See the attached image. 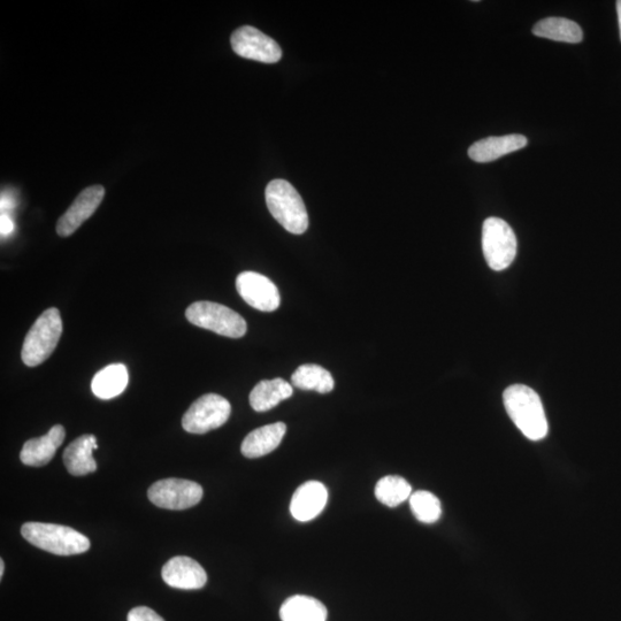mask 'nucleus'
Segmentation results:
<instances>
[{
	"mask_svg": "<svg viewBox=\"0 0 621 621\" xmlns=\"http://www.w3.org/2000/svg\"><path fill=\"white\" fill-rule=\"evenodd\" d=\"M503 400L513 423L528 440L540 441L547 436L549 426L546 412L540 396L532 388L511 386L504 391Z\"/></svg>",
	"mask_w": 621,
	"mask_h": 621,
	"instance_id": "f257e3e1",
	"label": "nucleus"
},
{
	"mask_svg": "<svg viewBox=\"0 0 621 621\" xmlns=\"http://www.w3.org/2000/svg\"><path fill=\"white\" fill-rule=\"evenodd\" d=\"M266 204L273 218L289 233L308 230L309 214L298 191L286 180H273L266 188Z\"/></svg>",
	"mask_w": 621,
	"mask_h": 621,
	"instance_id": "f03ea898",
	"label": "nucleus"
},
{
	"mask_svg": "<svg viewBox=\"0 0 621 621\" xmlns=\"http://www.w3.org/2000/svg\"><path fill=\"white\" fill-rule=\"evenodd\" d=\"M21 535L30 544L59 556L83 554L90 549V541L75 529L63 525L26 523Z\"/></svg>",
	"mask_w": 621,
	"mask_h": 621,
	"instance_id": "7ed1b4c3",
	"label": "nucleus"
},
{
	"mask_svg": "<svg viewBox=\"0 0 621 621\" xmlns=\"http://www.w3.org/2000/svg\"><path fill=\"white\" fill-rule=\"evenodd\" d=\"M63 334V320L56 308L44 311L35 321L22 345L21 359L28 367L41 365L56 350Z\"/></svg>",
	"mask_w": 621,
	"mask_h": 621,
	"instance_id": "20e7f679",
	"label": "nucleus"
},
{
	"mask_svg": "<svg viewBox=\"0 0 621 621\" xmlns=\"http://www.w3.org/2000/svg\"><path fill=\"white\" fill-rule=\"evenodd\" d=\"M191 324L230 339H241L247 334V321L239 313L213 302H196L186 311Z\"/></svg>",
	"mask_w": 621,
	"mask_h": 621,
	"instance_id": "39448f33",
	"label": "nucleus"
},
{
	"mask_svg": "<svg viewBox=\"0 0 621 621\" xmlns=\"http://www.w3.org/2000/svg\"><path fill=\"white\" fill-rule=\"evenodd\" d=\"M482 250L492 270L501 272L517 256V237L512 228L500 218H488L482 227Z\"/></svg>",
	"mask_w": 621,
	"mask_h": 621,
	"instance_id": "423d86ee",
	"label": "nucleus"
},
{
	"mask_svg": "<svg viewBox=\"0 0 621 621\" xmlns=\"http://www.w3.org/2000/svg\"><path fill=\"white\" fill-rule=\"evenodd\" d=\"M232 406L226 398L207 394L198 398L184 413L182 427L191 434H205L224 426L229 419Z\"/></svg>",
	"mask_w": 621,
	"mask_h": 621,
	"instance_id": "0eeeda50",
	"label": "nucleus"
},
{
	"mask_svg": "<svg viewBox=\"0 0 621 621\" xmlns=\"http://www.w3.org/2000/svg\"><path fill=\"white\" fill-rule=\"evenodd\" d=\"M148 496L158 508L186 510L201 502L203 488L194 481L164 479L153 483L149 488Z\"/></svg>",
	"mask_w": 621,
	"mask_h": 621,
	"instance_id": "6e6552de",
	"label": "nucleus"
},
{
	"mask_svg": "<svg viewBox=\"0 0 621 621\" xmlns=\"http://www.w3.org/2000/svg\"><path fill=\"white\" fill-rule=\"evenodd\" d=\"M230 41L236 55L245 59L275 64L282 58L279 44L255 27L244 26L235 30Z\"/></svg>",
	"mask_w": 621,
	"mask_h": 621,
	"instance_id": "1a4fd4ad",
	"label": "nucleus"
},
{
	"mask_svg": "<svg viewBox=\"0 0 621 621\" xmlns=\"http://www.w3.org/2000/svg\"><path fill=\"white\" fill-rule=\"evenodd\" d=\"M236 289L251 308L273 312L279 309L281 297L278 287L267 276L256 272H243L236 279Z\"/></svg>",
	"mask_w": 621,
	"mask_h": 621,
	"instance_id": "9d476101",
	"label": "nucleus"
},
{
	"mask_svg": "<svg viewBox=\"0 0 621 621\" xmlns=\"http://www.w3.org/2000/svg\"><path fill=\"white\" fill-rule=\"evenodd\" d=\"M104 196L105 189L102 186H92L84 189L76 197L74 203L69 206L66 213L58 220V235L68 237L74 234L82 226L83 222L87 221L97 211Z\"/></svg>",
	"mask_w": 621,
	"mask_h": 621,
	"instance_id": "9b49d317",
	"label": "nucleus"
},
{
	"mask_svg": "<svg viewBox=\"0 0 621 621\" xmlns=\"http://www.w3.org/2000/svg\"><path fill=\"white\" fill-rule=\"evenodd\" d=\"M161 575L168 586L184 590L201 589L207 582L202 565L184 556L170 559L164 565Z\"/></svg>",
	"mask_w": 621,
	"mask_h": 621,
	"instance_id": "f8f14e48",
	"label": "nucleus"
},
{
	"mask_svg": "<svg viewBox=\"0 0 621 621\" xmlns=\"http://www.w3.org/2000/svg\"><path fill=\"white\" fill-rule=\"evenodd\" d=\"M328 492L324 483L308 481L299 486L290 503L291 515L301 523L317 518L326 508Z\"/></svg>",
	"mask_w": 621,
	"mask_h": 621,
	"instance_id": "ddd939ff",
	"label": "nucleus"
},
{
	"mask_svg": "<svg viewBox=\"0 0 621 621\" xmlns=\"http://www.w3.org/2000/svg\"><path fill=\"white\" fill-rule=\"evenodd\" d=\"M65 437L64 426L56 425L50 429L48 434L27 441L20 454L22 464L33 467L49 464L63 444Z\"/></svg>",
	"mask_w": 621,
	"mask_h": 621,
	"instance_id": "4468645a",
	"label": "nucleus"
},
{
	"mask_svg": "<svg viewBox=\"0 0 621 621\" xmlns=\"http://www.w3.org/2000/svg\"><path fill=\"white\" fill-rule=\"evenodd\" d=\"M526 145L527 138L524 135L492 136L472 144L469 149V156L477 163H490V161L523 149Z\"/></svg>",
	"mask_w": 621,
	"mask_h": 621,
	"instance_id": "2eb2a0df",
	"label": "nucleus"
},
{
	"mask_svg": "<svg viewBox=\"0 0 621 621\" xmlns=\"http://www.w3.org/2000/svg\"><path fill=\"white\" fill-rule=\"evenodd\" d=\"M98 449L95 435L87 434L78 437L66 448L64 464L68 473L74 477H83L97 470V463L92 457V451Z\"/></svg>",
	"mask_w": 621,
	"mask_h": 621,
	"instance_id": "dca6fc26",
	"label": "nucleus"
},
{
	"mask_svg": "<svg viewBox=\"0 0 621 621\" xmlns=\"http://www.w3.org/2000/svg\"><path fill=\"white\" fill-rule=\"evenodd\" d=\"M287 426L283 423L266 425L252 431L245 437L241 451L247 458H259L271 454L285 437Z\"/></svg>",
	"mask_w": 621,
	"mask_h": 621,
	"instance_id": "f3484780",
	"label": "nucleus"
},
{
	"mask_svg": "<svg viewBox=\"0 0 621 621\" xmlns=\"http://www.w3.org/2000/svg\"><path fill=\"white\" fill-rule=\"evenodd\" d=\"M293 394V386L281 378L260 381L251 391V408L257 412L270 411Z\"/></svg>",
	"mask_w": 621,
	"mask_h": 621,
	"instance_id": "a211bd4d",
	"label": "nucleus"
},
{
	"mask_svg": "<svg viewBox=\"0 0 621 621\" xmlns=\"http://www.w3.org/2000/svg\"><path fill=\"white\" fill-rule=\"evenodd\" d=\"M280 617L282 621H326L328 611L317 598L296 595L282 604Z\"/></svg>",
	"mask_w": 621,
	"mask_h": 621,
	"instance_id": "6ab92c4d",
	"label": "nucleus"
},
{
	"mask_svg": "<svg viewBox=\"0 0 621 621\" xmlns=\"http://www.w3.org/2000/svg\"><path fill=\"white\" fill-rule=\"evenodd\" d=\"M128 381L127 367L124 364H112L103 368L92 379V393L101 400H111L124 393Z\"/></svg>",
	"mask_w": 621,
	"mask_h": 621,
	"instance_id": "aec40b11",
	"label": "nucleus"
},
{
	"mask_svg": "<svg viewBox=\"0 0 621 621\" xmlns=\"http://www.w3.org/2000/svg\"><path fill=\"white\" fill-rule=\"evenodd\" d=\"M533 34L548 40L577 44L584 38L577 22L565 18H547L536 23Z\"/></svg>",
	"mask_w": 621,
	"mask_h": 621,
	"instance_id": "412c9836",
	"label": "nucleus"
},
{
	"mask_svg": "<svg viewBox=\"0 0 621 621\" xmlns=\"http://www.w3.org/2000/svg\"><path fill=\"white\" fill-rule=\"evenodd\" d=\"M291 383L298 389L314 390L319 394H328L335 387L332 374L324 367L314 364L299 366L291 375Z\"/></svg>",
	"mask_w": 621,
	"mask_h": 621,
	"instance_id": "4be33fe9",
	"label": "nucleus"
},
{
	"mask_svg": "<svg viewBox=\"0 0 621 621\" xmlns=\"http://www.w3.org/2000/svg\"><path fill=\"white\" fill-rule=\"evenodd\" d=\"M411 495L410 483L402 477H397V475H388V477L382 478L375 487V496H377L378 501L389 506V508H396L406 500H410Z\"/></svg>",
	"mask_w": 621,
	"mask_h": 621,
	"instance_id": "5701e85b",
	"label": "nucleus"
},
{
	"mask_svg": "<svg viewBox=\"0 0 621 621\" xmlns=\"http://www.w3.org/2000/svg\"><path fill=\"white\" fill-rule=\"evenodd\" d=\"M410 508L414 517L424 524H434L441 518L442 508L439 498L426 490H419L411 495Z\"/></svg>",
	"mask_w": 621,
	"mask_h": 621,
	"instance_id": "b1692460",
	"label": "nucleus"
},
{
	"mask_svg": "<svg viewBox=\"0 0 621 621\" xmlns=\"http://www.w3.org/2000/svg\"><path fill=\"white\" fill-rule=\"evenodd\" d=\"M127 621H165L156 611L147 607H137L128 613Z\"/></svg>",
	"mask_w": 621,
	"mask_h": 621,
	"instance_id": "393cba45",
	"label": "nucleus"
},
{
	"mask_svg": "<svg viewBox=\"0 0 621 621\" xmlns=\"http://www.w3.org/2000/svg\"><path fill=\"white\" fill-rule=\"evenodd\" d=\"M0 232L3 237L10 236L14 232V222L9 217V214H2L0 218Z\"/></svg>",
	"mask_w": 621,
	"mask_h": 621,
	"instance_id": "a878e982",
	"label": "nucleus"
},
{
	"mask_svg": "<svg viewBox=\"0 0 621 621\" xmlns=\"http://www.w3.org/2000/svg\"><path fill=\"white\" fill-rule=\"evenodd\" d=\"M14 207L13 197L9 196V194L3 193L2 195V214H7V212L11 211Z\"/></svg>",
	"mask_w": 621,
	"mask_h": 621,
	"instance_id": "bb28decb",
	"label": "nucleus"
},
{
	"mask_svg": "<svg viewBox=\"0 0 621 621\" xmlns=\"http://www.w3.org/2000/svg\"><path fill=\"white\" fill-rule=\"evenodd\" d=\"M617 12H618L619 30H620V38H621V0H618L617 2Z\"/></svg>",
	"mask_w": 621,
	"mask_h": 621,
	"instance_id": "cd10ccee",
	"label": "nucleus"
},
{
	"mask_svg": "<svg viewBox=\"0 0 621 621\" xmlns=\"http://www.w3.org/2000/svg\"><path fill=\"white\" fill-rule=\"evenodd\" d=\"M4 571H5V564H4L3 559H0V578H3Z\"/></svg>",
	"mask_w": 621,
	"mask_h": 621,
	"instance_id": "c85d7f7f",
	"label": "nucleus"
}]
</instances>
